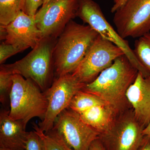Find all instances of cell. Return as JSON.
<instances>
[{"mask_svg": "<svg viewBox=\"0 0 150 150\" xmlns=\"http://www.w3.org/2000/svg\"><path fill=\"white\" fill-rule=\"evenodd\" d=\"M149 33H150V32H149Z\"/></svg>", "mask_w": 150, "mask_h": 150, "instance_id": "cell-30", "label": "cell"}, {"mask_svg": "<svg viewBox=\"0 0 150 150\" xmlns=\"http://www.w3.org/2000/svg\"><path fill=\"white\" fill-rule=\"evenodd\" d=\"M127 0H113L114 4L111 9V12L114 13L124 4Z\"/></svg>", "mask_w": 150, "mask_h": 150, "instance_id": "cell-26", "label": "cell"}, {"mask_svg": "<svg viewBox=\"0 0 150 150\" xmlns=\"http://www.w3.org/2000/svg\"><path fill=\"white\" fill-rule=\"evenodd\" d=\"M33 128L43 140L46 150H73L69 147L64 140L53 129L45 133L38 124L33 123Z\"/></svg>", "mask_w": 150, "mask_h": 150, "instance_id": "cell-18", "label": "cell"}, {"mask_svg": "<svg viewBox=\"0 0 150 150\" xmlns=\"http://www.w3.org/2000/svg\"><path fill=\"white\" fill-rule=\"evenodd\" d=\"M143 134L144 136H150V121L147 126L143 130Z\"/></svg>", "mask_w": 150, "mask_h": 150, "instance_id": "cell-27", "label": "cell"}, {"mask_svg": "<svg viewBox=\"0 0 150 150\" xmlns=\"http://www.w3.org/2000/svg\"><path fill=\"white\" fill-rule=\"evenodd\" d=\"M78 17L101 37L119 47L131 64L144 77H150L149 73L139 61L128 41L121 37L108 21L97 3L93 0H79Z\"/></svg>", "mask_w": 150, "mask_h": 150, "instance_id": "cell-5", "label": "cell"}, {"mask_svg": "<svg viewBox=\"0 0 150 150\" xmlns=\"http://www.w3.org/2000/svg\"><path fill=\"white\" fill-rule=\"evenodd\" d=\"M25 150H46L43 140L34 130L28 132Z\"/></svg>", "mask_w": 150, "mask_h": 150, "instance_id": "cell-21", "label": "cell"}, {"mask_svg": "<svg viewBox=\"0 0 150 150\" xmlns=\"http://www.w3.org/2000/svg\"><path fill=\"white\" fill-rule=\"evenodd\" d=\"M112 111L107 105H96L81 113L80 117L86 124L99 132L100 136L110 129Z\"/></svg>", "mask_w": 150, "mask_h": 150, "instance_id": "cell-15", "label": "cell"}, {"mask_svg": "<svg viewBox=\"0 0 150 150\" xmlns=\"http://www.w3.org/2000/svg\"><path fill=\"white\" fill-rule=\"evenodd\" d=\"M126 97L134 108L135 118L145 128L150 121V77L145 78L139 72Z\"/></svg>", "mask_w": 150, "mask_h": 150, "instance_id": "cell-13", "label": "cell"}, {"mask_svg": "<svg viewBox=\"0 0 150 150\" xmlns=\"http://www.w3.org/2000/svg\"><path fill=\"white\" fill-rule=\"evenodd\" d=\"M85 85L72 74L55 78L51 86L44 92L48 105L44 119L38 124L41 131L46 133L53 129L59 114L68 108L74 96Z\"/></svg>", "mask_w": 150, "mask_h": 150, "instance_id": "cell-6", "label": "cell"}, {"mask_svg": "<svg viewBox=\"0 0 150 150\" xmlns=\"http://www.w3.org/2000/svg\"><path fill=\"white\" fill-rule=\"evenodd\" d=\"M134 53L150 74V33L138 38L135 43Z\"/></svg>", "mask_w": 150, "mask_h": 150, "instance_id": "cell-19", "label": "cell"}, {"mask_svg": "<svg viewBox=\"0 0 150 150\" xmlns=\"http://www.w3.org/2000/svg\"><path fill=\"white\" fill-rule=\"evenodd\" d=\"M0 150H10L7 149H4V148H0Z\"/></svg>", "mask_w": 150, "mask_h": 150, "instance_id": "cell-29", "label": "cell"}, {"mask_svg": "<svg viewBox=\"0 0 150 150\" xmlns=\"http://www.w3.org/2000/svg\"><path fill=\"white\" fill-rule=\"evenodd\" d=\"M13 75L0 71V102L4 106L10 102V96L13 85Z\"/></svg>", "mask_w": 150, "mask_h": 150, "instance_id": "cell-20", "label": "cell"}, {"mask_svg": "<svg viewBox=\"0 0 150 150\" xmlns=\"http://www.w3.org/2000/svg\"><path fill=\"white\" fill-rule=\"evenodd\" d=\"M113 22L123 38H139L150 31V0H127L114 13Z\"/></svg>", "mask_w": 150, "mask_h": 150, "instance_id": "cell-9", "label": "cell"}, {"mask_svg": "<svg viewBox=\"0 0 150 150\" xmlns=\"http://www.w3.org/2000/svg\"><path fill=\"white\" fill-rule=\"evenodd\" d=\"M107 133L100 137L106 150H137L144 136V127L136 118H124Z\"/></svg>", "mask_w": 150, "mask_h": 150, "instance_id": "cell-11", "label": "cell"}, {"mask_svg": "<svg viewBox=\"0 0 150 150\" xmlns=\"http://www.w3.org/2000/svg\"><path fill=\"white\" fill-rule=\"evenodd\" d=\"M49 1H50V0H43V5H44L46 4H47V3H48Z\"/></svg>", "mask_w": 150, "mask_h": 150, "instance_id": "cell-28", "label": "cell"}, {"mask_svg": "<svg viewBox=\"0 0 150 150\" xmlns=\"http://www.w3.org/2000/svg\"><path fill=\"white\" fill-rule=\"evenodd\" d=\"M56 39L42 38L25 57L13 64H1L0 71L30 79L44 92L55 79L53 52Z\"/></svg>", "mask_w": 150, "mask_h": 150, "instance_id": "cell-3", "label": "cell"}, {"mask_svg": "<svg viewBox=\"0 0 150 150\" xmlns=\"http://www.w3.org/2000/svg\"><path fill=\"white\" fill-rule=\"evenodd\" d=\"M98 105H108L98 97L82 89L77 92L73 97L68 108L80 114L94 106Z\"/></svg>", "mask_w": 150, "mask_h": 150, "instance_id": "cell-16", "label": "cell"}, {"mask_svg": "<svg viewBox=\"0 0 150 150\" xmlns=\"http://www.w3.org/2000/svg\"><path fill=\"white\" fill-rule=\"evenodd\" d=\"M137 150H150V136H145Z\"/></svg>", "mask_w": 150, "mask_h": 150, "instance_id": "cell-25", "label": "cell"}, {"mask_svg": "<svg viewBox=\"0 0 150 150\" xmlns=\"http://www.w3.org/2000/svg\"><path fill=\"white\" fill-rule=\"evenodd\" d=\"M22 51L20 48L3 42L0 45V64H2L7 59Z\"/></svg>", "mask_w": 150, "mask_h": 150, "instance_id": "cell-23", "label": "cell"}, {"mask_svg": "<svg viewBox=\"0 0 150 150\" xmlns=\"http://www.w3.org/2000/svg\"><path fill=\"white\" fill-rule=\"evenodd\" d=\"M98 35L88 25L71 21L58 37L54 46L55 78L73 73Z\"/></svg>", "mask_w": 150, "mask_h": 150, "instance_id": "cell-1", "label": "cell"}, {"mask_svg": "<svg viewBox=\"0 0 150 150\" xmlns=\"http://www.w3.org/2000/svg\"><path fill=\"white\" fill-rule=\"evenodd\" d=\"M53 130L73 150H88L100 134L81 119L79 114L68 108L55 121Z\"/></svg>", "mask_w": 150, "mask_h": 150, "instance_id": "cell-10", "label": "cell"}, {"mask_svg": "<svg viewBox=\"0 0 150 150\" xmlns=\"http://www.w3.org/2000/svg\"><path fill=\"white\" fill-rule=\"evenodd\" d=\"M88 150H106L100 139L95 140L90 146Z\"/></svg>", "mask_w": 150, "mask_h": 150, "instance_id": "cell-24", "label": "cell"}, {"mask_svg": "<svg viewBox=\"0 0 150 150\" xmlns=\"http://www.w3.org/2000/svg\"><path fill=\"white\" fill-rule=\"evenodd\" d=\"M43 4V0H22L21 11L28 15L35 18L38 9Z\"/></svg>", "mask_w": 150, "mask_h": 150, "instance_id": "cell-22", "label": "cell"}, {"mask_svg": "<svg viewBox=\"0 0 150 150\" xmlns=\"http://www.w3.org/2000/svg\"><path fill=\"white\" fill-rule=\"evenodd\" d=\"M10 96V117L26 126L30 119L45 117L48 103L44 92L34 82L18 74L13 76Z\"/></svg>", "mask_w": 150, "mask_h": 150, "instance_id": "cell-4", "label": "cell"}, {"mask_svg": "<svg viewBox=\"0 0 150 150\" xmlns=\"http://www.w3.org/2000/svg\"><path fill=\"white\" fill-rule=\"evenodd\" d=\"M9 110L3 108L0 112V148L25 150L26 126L21 121L11 118Z\"/></svg>", "mask_w": 150, "mask_h": 150, "instance_id": "cell-14", "label": "cell"}, {"mask_svg": "<svg viewBox=\"0 0 150 150\" xmlns=\"http://www.w3.org/2000/svg\"><path fill=\"white\" fill-rule=\"evenodd\" d=\"M2 26L6 32L4 43L13 45L23 51L29 48L33 49L42 39L35 18L22 11L9 24Z\"/></svg>", "mask_w": 150, "mask_h": 150, "instance_id": "cell-12", "label": "cell"}, {"mask_svg": "<svg viewBox=\"0 0 150 150\" xmlns=\"http://www.w3.org/2000/svg\"><path fill=\"white\" fill-rule=\"evenodd\" d=\"M22 0H0V24L6 25L21 11Z\"/></svg>", "mask_w": 150, "mask_h": 150, "instance_id": "cell-17", "label": "cell"}, {"mask_svg": "<svg viewBox=\"0 0 150 150\" xmlns=\"http://www.w3.org/2000/svg\"><path fill=\"white\" fill-rule=\"evenodd\" d=\"M138 72L127 57L123 55L82 90L98 97L113 110L122 103L127 89Z\"/></svg>", "mask_w": 150, "mask_h": 150, "instance_id": "cell-2", "label": "cell"}, {"mask_svg": "<svg viewBox=\"0 0 150 150\" xmlns=\"http://www.w3.org/2000/svg\"><path fill=\"white\" fill-rule=\"evenodd\" d=\"M79 0H50L35 16L42 38H57L68 23L78 17Z\"/></svg>", "mask_w": 150, "mask_h": 150, "instance_id": "cell-8", "label": "cell"}, {"mask_svg": "<svg viewBox=\"0 0 150 150\" xmlns=\"http://www.w3.org/2000/svg\"><path fill=\"white\" fill-rule=\"evenodd\" d=\"M124 55L119 47L99 35L71 74L82 83H90L115 59Z\"/></svg>", "mask_w": 150, "mask_h": 150, "instance_id": "cell-7", "label": "cell"}]
</instances>
